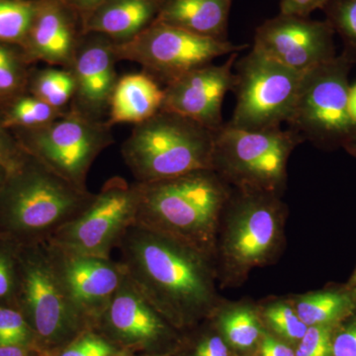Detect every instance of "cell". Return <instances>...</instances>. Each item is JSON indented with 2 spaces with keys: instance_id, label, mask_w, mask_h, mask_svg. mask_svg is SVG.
I'll return each mask as SVG.
<instances>
[{
  "instance_id": "obj_6",
  "label": "cell",
  "mask_w": 356,
  "mask_h": 356,
  "mask_svg": "<svg viewBox=\"0 0 356 356\" xmlns=\"http://www.w3.org/2000/svg\"><path fill=\"white\" fill-rule=\"evenodd\" d=\"M15 307L36 334L43 356H55L81 332L91 329L58 280L46 243L20 245Z\"/></svg>"
},
{
  "instance_id": "obj_40",
  "label": "cell",
  "mask_w": 356,
  "mask_h": 356,
  "mask_svg": "<svg viewBox=\"0 0 356 356\" xmlns=\"http://www.w3.org/2000/svg\"><path fill=\"white\" fill-rule=\"evenodd\" d=\"M0 356H43L38 351L24 346H0Z\"/></svg>"
},
{
  "instance_id": "obj_25",
  "label": "cell",
  "mask_w": 356,
  "mask_h": 356,
  "mask_svg": "<svg viewBox=\"0 0 356 356\" xmlns=\"http://www.w3.org/2000/svg\"><path fill=\"white\" fill-rule=\"evenodd\" d=\"M67 110L55 108L27 92L2 107L0 117L7 130H32L57 120Z\"/></svg>"
},
{
  "instance_id": "obj_35",
  "label": "cell",
  "mask_w": 356,
  "mask_h": 356,
  "mask_svg": "<svg viewBox=\"0 0 356 356\" xmlns=\"http://www.w3.org/2000/svg\"><path fill=\"white\" fill-rule=\"evenodd\" d=\"M25 154L26 152L21 147L13 132L2 125L0 117V163L6 168L7 172H10L19 165Z\"/></svg>"
},
{
  "instance_id": "obj_27",
  "label": "cell",
  "mask_w": 356,
  "mask_h": 356,
  "mask_svg": "<svg viewBox=\"0 0 356 356\" xmlns=\"http://www.w3.org/2000/svg\"><path fill=\"white\" fill-rule=\"evenodd\" d=\"M36 0H0V43L24 46L36 15Z\"/></svg>"
},
{
  "instance_id": "obj_28",
  "label": "cell",
  "mask_w": 356,
  "mask_h": 356,
  "mask_svg": "<svg viewBox=\"0 0 356 356\" xmlns=\"http://www.w3.org/2000/svg\"><path fill=\"white\" fill-rule=\"evenodd\" d=\"M322 10L325 21L343 42L341 55L356 65V0H329Z\"/></svg>"
},
{
  "instance_id": "obj_17",
  "label": "cell",
  "mask_w": 356,
  "mask_h": 356,
  "mask_svg": "<svg viewBox=\"0 0 356 356\" xmlns=\"http://www.w3.org/2000/svg\"><path fill=\"white\" fill-rule=\"evenodd\" d=\"M114 42L98 34L83 35L70 70L76 90L70 106L95 118L108 113L110 98L118 81Z\"/></svg>"
},
{
  "instance_id": "obj_24",
  "label": "cell",
  "mask_w": 356,
  "mask_h": 356,
  "mask_svg": "<svg viewBox=\"0 0 356 356\" xmlns=\"http://www.w3.org/2000/svg\"><path fill=\"white\" fill-rule=\"evenodd\" d=\"M76 90V79L70 69L49 67L30 72L27 92L55 108H70Z\"/></svg>"
},
{
  "instance_id": "obj_41",
  "label": "cell",
  "mask_w": 356,
  "mask_h": 356,
  "mask_svg": "<svg viewBox=\"0 0 356 356\" xmlns=\"http://www.w3.org/2000/svg\"><path fill=\"white\" fill-rule=\"evenodd\" d=\"M348 107L351 117L356 123V83L350 86L348 90Z\"/></svg>"
},
{
  "instance_id": "obj_19",
  "label": "cell",
  "mask_w": 356,
  "mask_h": 356,
  "mask_svg": "<svg viewBox=\"0 0 356 356\" xmlns=\"http://www.w3.org/2000/svg\"><path fill=\"white\" fill-rule=\"evenodd\" d=\"M165 0H105L83 18L81 34H98L113 41H130L158 19Z\"/></svg>"
},
{
  "instance_id": "obj_34",
  "label": "cell",
  "mask_w": 356,
  "mask_h": 356,
  "mask_svg": "<svg viewBox=\"0 0 356 356\" xmlns=\"http://www.w3.org/2000/svg\"><path fill=\"white\" fill-rule=\"evenodd\" d=\"M296 356H332L331 325H312L297 343Z\"/></svg>"
},
{
  "instance_id": "obj_42",
  "label": "cell",
  "mask_w": 356,
  "mask_h": 356,
  "mask_svg": "<svg viewBox=\"0 0 356 356\" xmlns=\"http://www.w3.org/2000/svg\"><path fill=\"white\" fill-rule=\"evenodd\" d=\"M7 172H7L6 168L0 163V191H1L2 185H3L4 181H6Z\"/></svg>"
},
{
  "instance_id": "obj_9",
  "label": "cell",
  "mask_w": 356,
  "mask_h": 356,
  "mask_svg": "<svg viewBox=\"0 0 356 356\" xmlns=\"http://www.w3.org/2000/svg\"><path fill=\"white\" fill-rule=\"evenodd\" d=\"M11 132L26 153L84 191L91 165L114 143L106 120L72 106L64 116L43 127Z\"/></svg>"
},
{
  "instance_id": "obj_1",
  "label": "cell",
  "mask_w": 356,
  "mask_h": 356,
  "mask_svg": "<svg viewBox=\"0 0 356 356\" xmlns=\"http://www.w3.org/2000/svg\"><path fill=\"white\" fill-rule=\"evenodd\" d=\"M118 248L129 278L177 331L214 314L218 274L213 257L139 225L128 229Z\"/></svg>"
},
{
  "instance_id": "obj_4",
  "label": "cell",
  "mask_w": 356,
  "mask_h": 356,
  "mask_svg": "<svg viewBox=\"0 0 356 356\" xmlns=\"http://www.w3.org/2000/svg\"><path fill=\"white\" fill-rule=\"evenodd\" d=\"M215 132L161 110L135 125L121 153L136 182L147 184L197 170H213Z\"/></svg>"
},
{
  "instance_id": "obj_2",
  "label": "cell",
  "mask_w": 356,
  "mask_h": 356,
  "mask_svg": "<svg viewBox=\"0 0 356 356\" xmlns=\"http://www.w3.org/2000/svg\"><path fill=\"white\" fill-rule=\"evenodd\" d=\"M136 224L170 236L215 259L231 186L214 170L139 184Z\"/></svg>"
},
{
  "instance_id": "obj_18",
  "label": "cell",
  "mask_w": 356,
  "mask_h": 356,
  "mask_svg": "<svg viewBox=\"0 0 356 356\" xmlns=\"http://www.w3.org/2000/svg\"><path fill=\"white\" fill-rule=\"evenodd\" d=\"M72 13L60 0H38L36 15L22 50L28 64L46 63L70 69L83 35L77 34Z\"/></svg>"
},
{
  "instance_id": "obj_3",
  "label": "cell",
  "mask_w": 356,
  "mask_h": 356,
  "mask_svg": "<svg viewBox=\"0 0 356 356\" xmlns=\"http://www.w3.org/2000/svg\"><path fill=\"white\" fill-rule=\"evenodd\" d=\"M95 195L26 153L7 172L0 191V231L18 245L47 243L79 217Z\"/></svg>"
},
{
  "instance_id": "obj_8",
  "label": "cell",
  "mask_w": 356,
  "mask_h": 356,
  "mask_svg": "<svg viewBox=\"0 0 356 356\" xmlns=\"http://www.w3.org/2000/svg\"><path fill=\"white\" fill-rule=\"evenodd\" d=\"M351 67L339 55L307 72L288 128L318 147H343L356 154V123L348 107Z\"/></svg>"
},
{
  "instance_id": "obj_44",
  "label": "cell",
  "mask_w": 356,
  "mask_h": 356,
  "mask_svg": "<svg viewBox=\"0 0 356 356\" xmlns=\"http://www.w3.org/2000/svg\"><path fill=\"white\" fill-rule=\"evenodd\" d=\"M350 284L353 285V286L356 285V270L355 274H353V278H351Z\"/></svg>"
},
{
  "instance_id": "obj_39",
  "label": "cell",
  "mask_w": 356,
  "mask_h": 356,
  "mask_svg": "<svg viewBox=\"0 0 356 356\" xmlns=\"http://www.w3.org/2000/svg\"><path fill=\"white\" fill-rule=\"evenodd\" d=\"M67 8L79 13L81 17H86L89 13L95 11L98 6H102L105 0H60Z\"/></svg>"
},
{
  "instance_id": "obj_33",
  "label": "cell",
  "mask_w": 356,
  "mask_h": 356,
  "mask_svg": "<svg viewBox=\"0 0 356 356\" xmlns=\"http://www.w3.org/2000/svg\"><path fill=\"white\" fill-rule=\"evenodd\" d=\"M231 346L221 334L203 332L193 339H181L175 355L177 356H234Z\"/></svg>"
},
{
  "instance_id": "obj_15",
  "label": "cell",
  "mask_w": 356,
  "mask_h": 356,
  "mask_svg": "<svg viewBox=\"0 0 356 356\" xmlns=\"http://www.w3.org/2000/svg\"><path fill=\"white\" fill-rule=\"evenodd\" d=\"M46 245L70 302L93 329L125 278L123 264L111 257L79 254L50 242Z\"/></svg>"
},
{
  "instance_id": "obj_16",
  "label": "cell",
  "mask_w": 356,
  "mask_h": 356,
  "mask_svg": "<svg viewBox=\"0 0 356 356\" xmlns=\"http://www.w3.org/2000/svg\"><path fill=\"white\" fill-rule=\"evenodd\" d=\"M238 58V53L231 54L222 65H203L166 86L161 110L182 115L216 132L224 125L225 96L235 88L233 70Z\"/></svg>"
},
{
  "instance_id": "obj_22",
  "label": "cell",
  "mask_w": 356,
  "mask_h": 356,
  "mask_svg": "<svg viewBox=\"0 0 356 356\" xmlns=\"http://www.w3.org/2000/svg\"><path fill=\"white\" fill-rule=\"evenodd\" d=\"M355 299L348 292L321 291L302 295L294 308L308 327L331 325L353 310Z\"/></svg>"
},
{
  "instance_id": "obj_21",
  "label": "cell",
  "mask_w": 356,
  "mask_h": 356,
  "mask_svg": "<svg viewBox=\"0 0 356 356\" xmlns=\"http://www.w3.org/2000/svg\"><path fill=\"white\" fill-rule=\"evenodd\" d=\"M234 0H165L156 22L208 38L228 41Z\"/></svg>"
},
{
  "instance_id": "obj_32",
  "label": "cell",
  "mask_w": 356,
  "mask_h": 356,
  "mask_svg": "<svg viewBox=\"0 0 356 356\" xmlns=\"http://www.w3.org/2000/svg\"><path fill=\"white\" fill-rule=\"evenodd\" d=\"M120 351L95 330L81 332L55 356H107Z\"/></svg>"
},
{
  "instance_id": "obj_30",
  "label": "cell",
  "mask_w": 356,
  "mask_h": 356,
  "mask_svg": "<svg viewBox=\"0 0 356 356\" xmlns=\"http://www.w3.org/2000/svg\"><path fill=\"white\" fill-rule=\"evenodd\" d=\"M267 325L287 343H298L308 329L294 307L286 302H274L264 309Z\"/></svg>"
},
{
  "instance_id": "obj_5",
  "label": "cell",
  "mask_w": 356,
  "mask_h": 356,
  "mask_svg": "<svg viewBox=\"0 0 356 356\" xmlns=\"http://www.w3.org/2000/svg\"><path fill=\"white\" fill-rule=\"evenodd\" d=\"M218 235V275L238 284L257 267L273 259L281 245L284 205L277 193L232 189Z\"/></svg>"
},
{
  "instance_id": "obj_38",
  "label": "cell",
  "mask_w": 356,
  "mask_h": 356,
  "mask_svg": "<svg viewBox=\"0 0 356 356\" xmlns=\"http://www.w3.org/2000/svg\"><path fill=\"white\" fill-rule=\"evenodd\" d=\"M259 350L261 356H296L287 343L266 334H264L259 343Z\"/></svg>"
},
{
  "instance_id": "obj_29",
  "label": "cell",
  "mask_w": 356,
  "mask_h": 356,
  "mask_svg": "<svg viewBox=\"0 0 356 356\" xmlns=\"http://www.w3.org/2000/svg\"><path fill=\"white\" fill-rule=\"evenodd\" d=\"M24 346L41 353L36 334L19 309L0 305V346Z\"/></svg>"
},
{
  "instance_id": "obj_31",
  "label": "cell",
  "mask_w": 356,
  "mask_h": 356,
  "mask_svg": "<svg viewBox=\"0 0 356 356\" xmlns=\"http://www.w3.org/2000/svg\"><path fill=\"white\" fill-rule=\"evenodd\" d=\"M10 242L0 245V305L15 306L17 288L18 250L20 245Z\"/></svg>"
},
{
  "instance_id": "obj_37",
  "label": "cell",
  "mask_w": 356,
  "mask_h": 356,
  "mask_svg": "<svg viewBox=\"0 0 356 356\" xmlns=\"http://www.w3.org/2000/svg\"><path fill=\"white\" fill-rule=\"evenodd\" d=\"M332 356H356V322L332 339Z\"/></svg>"
},
{
  "instance_id": "obj_10",
  "label": "cell",
  "mask_w": 356,
  "mask_h": 356,
  "mask_svg": "<svg viewBox=\"0 0 356 356\" xmlns=\"http://www.w3.org/2000/svg\"><path fill=\"white\" fill-rule=\"evenodd\" d=\"M236 106L229 125L257 131L281 127L291 116L303 72L254 50L236 60Z\"/></svg>"
},
{
  "instance_id": "obj_11",
  "label": "cell",
  "mask_w": 356,
  "mask_h": 356,
  "mask_svg": "<svg viewBox=\"0 0 356 356\" xmlns=\"http://www.w3.org/2000/svg\"><path fill=\"white\" fill-rule=\"evenodd\" d=\"M247 47L156 21L130 41L114 43V51L118 62L129 60L140 65L143 72L166 86L217 58L238 53Z\"/></svg>"
},
{
  "instance_id": "obj_23",
  "label": "cell",
  "mask_w": 356,
  "mask_h": 356,
  "mask_svg": "<svg viewBox=\"0 0 356 356\" xmlns=\"http://www.w3.org/2000/svg\"><path fill=\"white\" fill-rule=\"evenodd\" d=\"M217 327L225 341L236 350H252L264 337L257 312L245 305L234 306L220 312Z\"/></svg>"
},
{
  "instance_id": "obj_14",
  "label": "cell",
  "mask_w": 356,
  "mask_h": 356,
  "mask_svg": "<svg viewBox=\"0 0 356 356\" xmlns=\"http://www.w3.org/2000/svg\"><path fill=\"white\" fill-rule=\"evenodd\" d=\"M334 35L325 20L280 13L257 27L252 49L305 74L337 57Z\"/></svg>"
},
{
  "instance_id": "obj_7",
  "label": "cell",
  "mask_w": 356,
  "mask_h": 356,
  "mask_svg": "<svg viewBox=\"0 0 356 356\" xmlns=\"http://www.w3.org/2000/svg\"><path fill=\"white\" fill-rule=\"evenodd\" d=\"M303 142L290 128L250 131L224 123L215 132L213 170L234 188L278 194L290 156Z\"/></svg>"
},
{
  "instance_id": "obj_12",
  "label": "cell",
  "mask_w": 356,
  "mask_h": 356,
  "mask_svg": "<svg viewBox=\"0 0 356 356\" xmlns=\"http://www.w3.org/2000/svg\"><path fill=\"white\" fill-rule=\"evenodd\" d=\"M139 201L137 182L110 178L88 207L48 242L79 254L110 257L128 229L136 224Z\"/></svg>"
},
{
  "instance_id": "obj_43",
  "label": "cell",
  "mask_w": 356,
  "mask_h": 356,
  "mask_svg": "<svg viewBox=\"0 0 356 356\" xmlns=\"http://www.w3.org/2000/svg\"><path fill=\"white\" fill-rule=\"evenodd\" d=\"M107 356H136L131 355V353H125V351H118V353H112Z\"/></svg>"
},
{
  "instance_id": "obj_36",
  "label": "cell",
  "mask_w": 356,
  "mask_h": 356,
  "mask_svg": "<svg viewBox=\"0 0 356 356\" xmlns=\"http://www.w3.org/2000/svg\"><path fill=\"white\" fill-rule=\"evenodd\" d=\"M329 0H280V13L284 15L310 17L317 9L324 8Z\"/></svg>"
},
{
  "instance_id": "obj_13",
  "label": "cell",
  "mask_w": 356,
  "mask_h": 356,
  "mask_svg": "<svg viewBox=\"0 0 356 356\" xmlns=\"http://www.w3.org/2000/svg\"><path fill=\"white\" fill-rule=\"evenodd\" d=\"M93 330L120 351L136 356H173L179 331L165 320L126 273Z\"/></svg>"
},
{
  "instance_id": "obj_20",
  "label": "cell",
  "mask_w": 356,
  "mask_h": 356,
  "mask_svg": "<svg viewBox=\"0 0 356 356\" xmlns=\"http://www.w3.org/2000/svg\"><path fill=\"white\" fill-rule=\"evenodd\" d=\"M165 90L147 72H135L119 77L108 108L107 123H143L163 108Z\"/></svg>"
},
{
  "instance_id": "obj_26",
  "label": "cell",
  "mask_w": 356,
  "mask_h": 356,
  "mask_svg": "<svg viewBox=\"0 0 356 356\" xmlns=\"http://www.w3.org/2000/svg\"><path fill=\"white\" fill-rule=\"evenodd\" d=\"M28 65L20 47L0 43V109L27 93Z\"/></svg>"
}]
</instances>
